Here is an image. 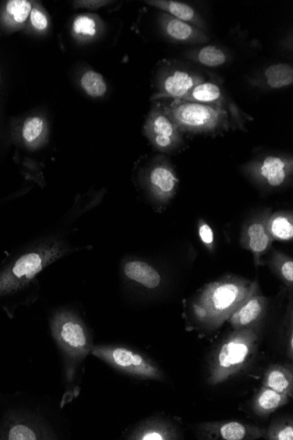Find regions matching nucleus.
Returning <instances> with one entry per match:
<instances>
[{
  "label": "nucleus",
  "mask_w": 293,
  "mask_h": 440,
  "mask_svg": "<svg viewBox=\"0 0 293 440\" xmlns=\"http://www.w3.org/2000/svg\"><path fill=\"white\" fill-rule=\"evenodd\" d=\"M263 386L284 394L287 396H293V374L292 369L288 365H273L267 369L264 375Z\"/></svg>",
  "instance_id": "nucleus-17"
},
{
  "label": "nucleus",
  "mask_w": 293,
  "mask_h": 440,
  "mask_svg": "<svg viewBox=\"0 0 293 440\" xmlns=\"http://www.w3.org/2000/svg\"><path fill=\"white\" fill-rule=\"evenodd\" d=\"M161 108L152 113L148 122V136L159 150L174 151L183 143L181 131L165 113L164 106Z\"/></svg>",
  "instance_id": "nucleus-7"
},
{
  "label": "nucleus",
  "mask_w": 293,
  "mask_h": 440,
  "mask_svg": "<svg viewBox=\"0 0 293 440\" xmlns=\"http://www.w3.org/2000/svg\"><path fill=\"white\" fill-rule=\"evenodd\" d=\"M275 263H276L277 269L282 278L292 285L293 282V262L291 258L280 254L278 255Z\"/></svg>",
  "instance_id": "nucleus-30"
},
{
  "label": "nucleus",
  "mask_w": 293,
  "mask_h": 440,
  "mask_svg": "<svg viewBox=\"0 0 293 440\" xmlns=\"http://www.w3.org/2000/svg\"><path fill=\"white\" fill-rule=\"evenodd\" d=\"M266 437L271 440H292L293 425L289 420L274 422L268 429Z\"/></svg>",
  "instance_id": "nucleus-26"
},
{
  "label": "nucleus",
  "mask_w": 293,
  "mask_h": 440,
  "mask_svg": "<svg viewBox=\"0 0 293 440\" xmlns=\"http://www.w3.org/2000/svg\"><path fill=\"white\" fill-rule=\"evenodd\" d=\"M204 76L189 66L178 65L171 70L162 80V94L160 97L180 99L201 83L204 82Z\"/></svg>",
  "instance_id": "nucleus-8"
},
{
  "label": "nucleus",
  "mask_w": 293,
  "mask_h": 440,
  "mask_svg": "<svg viewBox=\"0 0 293 440\" xmlns=\"http://www.w3.org/2000/svg\"><path fill=\"white\" fill-rule=\"evenodd\" d=\"M164 109L181 133L213 134L230 126V113L221 106L172 99Z\"/></svg>",
  "instance_id": "nucleus-5"
},
{
  "label": "nucleus",
  "mask_w": 293,
  "mask_h": 440,
  "mask_svg": "<svg viewBox=\"0 0 293 440\" xmlns=\"http://www.w3.org/2000/svg\"><path fill=\"white\" fill-rule=\"evenodd\" d=\"M53 338L61 351L66 382L72 385L81 362L93 349V339L81 318L70 311H58L51 322Z\"/></svg>",
  "instance_id": "nucleus-2"
},
{
  "label": "nucleus",
  "mask_w": 293,
  "mask_h": 440,
  "mask_svg": "<svg viewBox=\"0 0 293 440\" xmlns=\"http://www.w3.org/2000/svg\"><path fill=\"white\" fill-rule=\"evenodd\" d=\"M150 180L155 194L162 200L172 197L178 184V177L167 165H158L152 170Z\"/></svg>",
  "instance_id": "nucleus-18"
},
{
  "label": "nucleus",
  "mask_w": 293,
  "mask_h": 440,
  "mask_svg": "<svg viewBox=\"0 0 293 440\" xmlns=\"http://www.w3.org/2000/svg\"><path fill=\"white\" fill-rule=\"evenodd\" d=\"M68 248L58 241H49L21 255L0 272V296L22 289L42 270L68 253Z\"/></svg>",
  "instance_id": "nucleus-4"
},
{
  "label": "nucleus",
  "mask_w": 293,
  "mask_h": 440,
  "mask_svg": "<svg viewBox=\"0 0 293 440\" xmlns=\"http://www.w3.org/2000/svg\"><path fill=\"white\" fill-rule=\"evenodd\" d=\"M273 241V237L268 232L267 223L262 220H257L247 227L242 243L246 249L253 253L256 265H259L261 255L269 249Z\"/></svg>",
  "instance_id": "nucleus-13"
},
{
  "label": "nucleus",
  "mask_w": 293,
  "mask_h": 440,
  "mask_svg": "<svg viewBox=\"0 0 293 440\" xmlns=\"http://www.w3.org/2000/svg\"><path fill=\"white\" fill-rule=\"evenodd\" d=\"M123 271L129 279L141 284L148 289H155L160 286L162 282L160 273L146 262L140 260L126 262Z\"/></svg>",
  "instance_id": "nucleus-16"
},
{
  "label": "nucleus",
  "mask_w": 293,
  "mask_h": 440,
  "mask_svg": "<svg viewBox=\"0 0 293 440\" xmlns=\"http://www.w3.org/2000/svg\"><path fill=\"white\" fill-rule=\"evenodd\" d=\"M44 130V122L40 117H30L24 123L22 136L27 143L37 142Z\"/></svg>",
  "instance_id": "nucleus-27"
},
{
  "label": "nucleus",
  "mask_w": 293,
  "mask_h": 440,
  "mask_svg": "<svg viewBox=\"0 0 293 440\" xmlns=\"http://www.w3.org/2000/svg\"><path fill=\"white\" fill-rule=\"evenodd\" d=\"M202 432L209 439L222 440L257 439L266 437V434L262 428L236 421L204 424Z\"/></svg>",
  "instance_id": "nucleus-9"
},
{
  "label": "nucleus",
  "mask_w": 293,
  "mask_h": 440,
  "mask_svg": "<svg viewBox=\"0 0 293 440\" xmlns=\"http://www.w3.org/2000/svg\"><path fill=\"white\" fill-rule=\"evenodd\" d=\"M190 58L201 65L211 67V68L225 65L228 59L227 53L214 45L206 46V47L197 49L192 53Z\"/></svg>",
  "instance_id": "nucleus-23"
},
{
  "label": "nucleus",
  "mask_w": 293,
  "mask_h": 440,
  "mask_svg": "<svg viewBox=\"0 0 293 440\" xmlns=\"http://www.w3.org/2000/svg\"><path fill=\"white\" fill-rule=\"evenodd\" d=\"M41 425L34 421L18 420L10 422L4 429L2 438L8 440L44 439Z\"/></svg>",
  "instance_id": "nucleus-20"
},
{
  "label": "nucleus",
  "mask_w": 293,
  "mask_h": 440,
  "mask_svg": "<svg viewBox=\"0 0 293 440\" xmlns=\"http://www.w3.org/2000/svg\"><path fill=\"white\" fill-rule=\"evenodd\" d=\"M164 30L169 38L183 44H202L209 41V37L204 30L185 21L166 15Z\"/></svg>",
  "instance_id": "nucleus-14"
},
{
  "label": "nucleus",
  "mask_w": 293,
  "mask_h": 440,
  "mask_svg": "<svg viewBox=\"0 0 293 440\" xmlns=\"http://www.w3.org/2000/svg\"><path fill=\"white\" fill-rule=\"evenodd\" d=\"M267 300L260 296L259 289L243 301L228 320L235 329L252 327L266 311Z\"/></svg>",
  "instance_id": "nucleus-11"
},
{
  "label": "nucleus",
  "mask_w": 293,
  "mask_h": 440,
  "mask_svg": "<svg viewBox=\"0 0 293 440\" xmlns=\"http://www.w3.org/2000/svg\"><path fill=\"white\" fill-rule=\"evenodd\" d=\"M81 84L86 94L94 98L101 97L108 90L104 77L100 73L91 70L84 74Z\"/></svg>",
  "instance_id": "nucleus-25"
},
{
  "label": "nucleus",
  "mask_w": 293,
  "mask_h": 440,
  "mask_svg": "<svg viewBox=\"0 0 293 440\" xmlns=\"http://www.w3.org/2000/svg\"><path fill=\"white\" fill-rule=\"evenodd\" d=\"M31 23L35 30L39 31L45 30L48 27V19L44 13L38 9L31 11Z\"/></svg>",
  "instance_id": "nucleus-32"
},
{
  "label": "nucleus",
  "mask_w": 293,
  "mask_h": 440,
  "mask_svg": "<svg viewBox=\"0 0 293 440\" xmlns=\"http://www.w3.org/2000/svg\"><path fill=\"white\" fill-rule=\"evenodd\" d=\"M148 5L157 7V8L164 11L175 19L185 21V23L193 25L202 30L204 27L202 18L193 6L188 4L172 1V0H162V1H146Z\"/></svg>",
  "instance_id": "nucleus-15"
},
{
  "label": "nucleus",
  "mask_w": 293,
  "mask_h": 440,
  "mask_svg": "<svg viewBox=\"0 0 293 440\" xmlns=\"http://www.w3.org/2000/svg\"><path fill=\"white\" fill-rule=\"evenodd\" d=\"M91 354L105 362L116 370L135 377L162 381L164 374L158 365L143 353L119 346H96Z\"/></svg>",
  "instance_id": "nucleus-6"
},
{
  "label": "nucleus",
  "mask_w": 293,
  "mask_h": 440,
  "mask_svg": "<svg viewBox=\"0 0 293 440\" xmlns=\"http://www.w3.org/2000/svg\"><path fill=\"white\" fill-rule=\"evenodd\" d=\"M268 232L273 239L291 241L293 237L292 218L287 214L274 215L267 223Z\"/></svg>",
  "instance_id": "nucleus-24"
},
{
  "label": "nucleus",
  "mask_w": 293,
  "mask_h": 440,
  "mask_svg": "<svg viewBox=\"0 0 293 440\" xmlns=\"http://www.w3.org/2000/svg\"><path fill=\"white\" fill-rule=\"evenodd\" d=\"M183 101L204 103L222 106L228 110L233 118L240 119V111L237 106L230 101L224 89L215 81L206 80L197 84L192 91H190L185 97L180 99Z\"/></svg>",
  "instance_id": "nucleus-10"
},
{
  "label": "nucleus",
  "mask_w": 293,
  "mask_h": 440,
  "mask_svg": "<svg viewBox=\"0 0 293 440\" xmlns=\"http://www.w3.org/2000/svg\"><path fill=\"white\" fill-rule=\"evenodd\" d=\"M289 396L263 386L256 394L253 402V411L261 417L273 413L288 403Z\"/></svg>",
  "instance_id": "nucleus-19"
},
{
  "label": "nucleus",
  "mask_w": 293,
  "mask_h": 440,
  "mask_svg": "<svg viewBox=\"0 0 293 440\" xmlns=\"http://www.w3.org/2000/svg\"><path fill=\"white\" fill-rule=\"evenodd\" d=\"M176 434L171 425L160 420H150L133 432L129 439L168 440L176 439Z\"/></svg>",
  "instance_id": "nucleus-21"
},
{
  "label": "nucleus",
  "mask_w": 293,
  "mask_h": 440,
  "mask_svg": "<svg viewBox=\"0 0 293 440\" xmlns=\"http://www.w3.org/2000/svg\"><path fill=\"white\" fill-rule=\"evenodd\" d=\"M259 332L252 327L235 329L219 347L210 365L208 383L214 386L227 381L246 367L256 349Z\"/></svg>",
  "instance_id": "nucleus-3"
},
{
  "label": "nucleus",
  "mask_w": 293,
  "mask_h": 440,
  "mask_svg": "<svg viewBox=\"0 0 293 440\" xmlns=\"http://www.w3.org/2000/svg\"><path fill=\"white\" fill-rule=\"evenodd\" d=\"M79 5H82L83 6L87 7V8L90 9H98L100 8V7L104 6L108 4V1H84V2H77Z\"/></svg>",
  "instance_id": "nucleus-33"
},
{
  "label": "nucleus",
  "mask_w": 293,
  "mask_h": 440,
  "mask_svg": "<svg viewBox=\"0 0 293 440\" xmlns=\"http://www.w3.org/2000/svg\"><path fill=\"white\" fill-rule=\"evenodd\" d=\"M74 31L77 34L94 37L96 34V23L95 20L88 16H80L74 21Z\"/></svg>",
  "instance_id": "nucleus-29"
},
{
  "label": "nucleus",
  "mask_w": 293,
  "mask_h": 440,
  "mask_svg": "<svg viewBox=\"0 0 293 440\" xmlns=\"http://www.w3.org/2000/svg\"><path fill=\"white\" fill-rule=\"evenodd\" d=\"M259 289L256 282L233 278L209 284L193 304L197 321L208 328L221 327L236 308Z\"/></svg>",
  "instance_id": "nucleus-1"
},
{
  "label": "nucleus",
  "mask_w": 293,
  "mask_h": 440,
  "mask_svg": "<svg viewBox=\"0 0 293 440\" xmlns=\"http://www.w3.org/2000/svg\"><path fill=\"white\" fill-rule=\"evenodd\" d=\"M6 11L17 23H23L31 12V4L26 0H12L7 3Z\"/></svg>",
  "instance_id": "nucleus-28"
},
{
  "label": "nucleus",
  "mask_w": 293,
  "mask_h": 440,
  "mask_svg": "<svg viewBox=\"0 0 293 440\" xmlns=\"http://www.w3.org/2000/svg\"><path fill=\"white\" fill-rule=\"evenodd\" d=\"M264 80L271 89H281L292 86L293 68L288 63H276L264 70Z\"/></svg>",
  "instance_id": "nucleus-22"
},
{
  "label": "nucleus",
  "mask_w": 293,
  "mask_h": 440,
  "mask_svg": "<svg viewBox=\"0 0 293 440\" xmlns=\"http://www.w3.org/2000/svg\"><path fill=\"white\" fill-rule=\"evenodd\" d=\"M291 172L292 163L277 156H267L256 168L257 176L271 187L283 186Z\"/></svg>",
  "instance_id": "nucleus-12"
},
{
  "label": "nucleus",
  "mask_w": 293,
  "mask_h": 440,
  "mask_svg": "<svg viewBox=\"0 0 293 440\" xmlns=\"http://www.w3.org/2000/svg\"><path fill=\"white\" fill-rule=\"evenodd\" d=\"M199 234L201 241L206 244L207 247L209 248V250L213 249L214 242V232L207 222H200Z\"/></svg>",
  "instance_id": "nucleus-31"
}]
</instances>
